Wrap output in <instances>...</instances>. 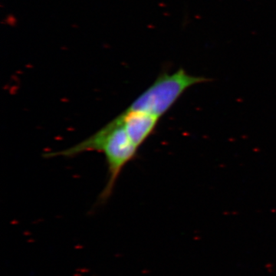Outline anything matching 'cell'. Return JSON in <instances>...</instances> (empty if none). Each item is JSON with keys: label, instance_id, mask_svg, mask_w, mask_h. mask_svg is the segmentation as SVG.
Instances as JSON below:
<instances>
[{"label": "cell", "instance_id": "cell-2", "mask_svg": "<svg viewBox=\"0 0 276 276\" xmlns=\"http://www.w3.org/2000/svg\"><path fill=\"white\" fill-rule=\"evenodd\" d=\"M209 79L191 75L183 68L169 74H159L152 84L128 106V109L140 111L160 118L178 101L188 88L205 83Z\"/></svg>", "mask_w": 276, "mask_h": 276}, {"label": "cell", "instance_id": "cell-3", "mask_svg": "<svg viewBox=\"0 0 276 276\" xmlns=\"http://www.w3.org/2000/svg\"><path fill=\"white\" fill-rule=\"evenodd\" d=\"M133 144L139 148L153 134L159 117L146 112L126 108L115 117Z\"/></svg>", "mask_w": 276, "mask_h": 276}, {"label": "cell", "instance_id": "cell-1", "mask_svg": "<svg viewBox=\"0 0 276 276\" xmlns=\"http://www.w3.org/2000/svg\"><path fill=\"white\" fill-rule=\"evenodd\" d=\"M137 150L122 125L114 118L83 141L63 150L48 153L44 157H73L88 151L104 153L108 168V180L99 196L100 202H104L111 196L119 175L124 166L135 157Z\"/></svg>", "mask_w": 276, "mask_h": 276}]
</instances>
